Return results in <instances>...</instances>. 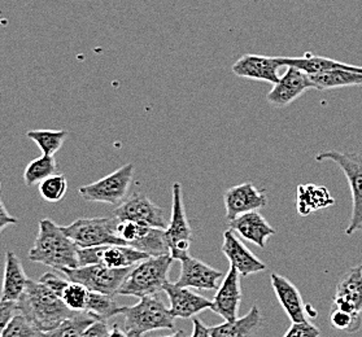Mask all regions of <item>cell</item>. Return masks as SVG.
Here are the masks:
<instances>
[{
    "label": "cell",
    "instance_id": "7402d4cb",
    "mask_svg": "<svg viewBox=\"0 0 362 337\" xmlns=\"http://www.w3.org/2000/svg\"><path fill=\"white\" fill-rule=\"evenodd\" d=\"M270 279L276 300L291 321H307V306L304 304L298 287L282 275L272 274Z\"/></svg>",
    "mask_w": 362,
    "mask_h": 337
},
{
    "label": "cell",
    "instance_id": "5bb4252c",
    "mask_svg": "<svg viewBox=\"0 0 362 337\" xmlns=\"http://www.w3.org/2000/svg\"><path fill=\"white\" fill-rule=\"evenodd\" d=\"M223 203L228 222L245 213L256 212L268 205V196L265 189H256L252 183L247 182L238 184L223 194Z\"/></svg>",
    "mask_w": 362,
    "mask_h": 337
},
{
    "label": "cell",
    "instance_id": "b9f144b4",
    "mask_svg": "<svg viewBox=\"0 0 362 337\" xmlns=\"http://www.w3.org/2000/svg\"><path fill=\"white\" fill-rule=\"evenodd\" d=\"M108 337H127V331L121 329L118 324H113L110 329V336Z\"/></svg>",
    "mask_w": 362,
    "mask_h": 337
},
{
    "label": "cell",
    "instance_id": "8fae6325",
    "mask_svg": "<svg viewBox=\"0 0 362 337\" xmlns=\"http://www.w3.org/2000/svg\"><path fill=\"white\" fill-rule=\"evenodd\" d=\"M79 266L100 264L112 268L134 267L151 256L129 245L110 244L91 248H79Z\"/></svg>",
    "mask_w": 362,
    "mask_h": 337
},
{
    "label": "cell",
    "instance_id": "1f68e13d",
    "mask_svg": "<svg viewBox=\"0 0 362 337\" xmlns=\"http://www.w3.org/2000/svg\"><path fill=\"white\" fill-rule=\"evenodd\" d=\"M90 295H91V290H88L86 285L69 280L68 284L64 287L60 298L71 310L82 313V312H86Z\"/></svg>",
    "mask_w": 362,
    "mask_h": 337
},
{
    "label": "cell",
    "instance_id": "d4e9b609",
    "mask_svg": "<svg viewBox=\"0 0 362 337\" xmlns=\"http://www.w3.org/2000/svg\"><path fill=\"white\" fill-rule=\"evenodd\" d=\"M309 77L315 85V90L318 91H327L341 87L362 86V66L351 65L349 68L322 71Z\"/></svg>",
    "mask_w": 362,
    "mask_h": 337
},
{
    "label": "cell",
    "instance_id": "8d00e7d4",
    "mask_svg": "<svg viewBox=\"0 0 362 337\" xmlns=\"http://www.w3.org/2000/svg\"><path fill=\"white\" fill-rule=\"evenodd\" d=\"M20 313L18 302L15 301H3L0 300V335L7 329L15 315Z\"/></svg>",
    "mask_w": 362,
    "mask_h": 337
},
{
    "label": "cell",
    "instance_id": "ba28073f",
    "mask_svg": "<svg viewBox=\"0 0 362 337\" xmlns=\"http://www.w3.org/2000/svg\"><path fill=\"white\" fill-rule=\"evenodd\" d=\"M132 267L129 268H112L100 264L78 266L76 268H64L63 273L71 282L86 285L93 292L116 296L119 287L125 282Z\"/></svg>",
    "mask_w": 362,
    "mask_h": 337
},
{
    "label": "cell",
    "instance_id": "60d3db41",
    "mask_svg": "<svg viewBox=\"0 0 362 337\" xmlns=\"http://www.w3.org/2000/svg\"><path fill=\"white\" fill-rule=\"evenodd\" d=\"M189 337H211L209 327L197 318L192 319V332Z\"/></svg>",
    "mask_w": 362,
    "mask_h": 337
},
{
    "label": "cell",
    "instance_id": "ab89813d",
    "mask_svg": "<svg viewBox=\"0 0 362 337\" xmlns=\"http://www.w3.org/2000/svg\"><path fill=\"white\" fill-rule=\"evenodd\" d=\"M17 223H18V220L9 214L8 211L6 209V206L3 204V201L0 200V234L6 230L7 226L17 225Z\"/></svg>",
    "mask_w": 362,
    "mask_h": 337
},
{
    "label": "cell",
    "instance_id": "ac0fdd59",
    "mask_svg": "<svg viewBox=\"0 0 362 337\" xmlns=\"http://www.w3.org/2000/svg\"><path fill=\"white\" fill-rule=\"evenodd\" d=\"M221 251L228 257L230 266L236 268V271L243 278L267 270V265L261 262L230 228L223 232V243Z\"/></svg>",
    "mask_w": 362,
    "mask_h": 337
},
{
    "label": "cell",
    "instance_id": "d6986e66",
    "mask_svg": "<svg viewBox=\"0 0 362 337\" xmlns=\"http://www.w3.org/2000/svg\"><path fill=\"white\" fill-rule=\"evenodd\" d=\"M212 301L213 312L223 318L225 321H234L238 318L242 304V287L240 274L236 268L230 266L228 275L223 278Z\"/></svg>",
    "mask_w": 362,
    "mask_h": 337
},
{
    "label": "cell",
    "instance_id": "836d02e7",
    "mask_svg": "<svg viewBox=\"0 0 362 337\" xmlns=\"http://www.w3.org/2000/svg\"><path fill=\"white\" fill-rule=\"evenodd\" d=\"M330 324L332 329L354 333L362 327L361 313H351L331 307Z\"/></svg>",
    "mask_w": 362,
    "mask_h": 337
},
{
    "label": "cell",
    "instance_id": "ffe728a7",
    "mask_svg": "<svg viewBox=\"0 0 362 337\" xmlns=\"http://www.w3.org/2000/svg\"><path fill=\"white\" fill-rule=\"evenodd\" d=\"M228 228L234 231L236 235L257 245L261 249H264L269 239L276 234V230L269 225L268 220L257 211L245 213L236 217L235 220H230Z\"/></svg>",
    "mask_w": 362,
    "mask_h": 337
},
{
    "label": "cell",
    "instance_id": "e575fe53",
    "mask_svg": "<svg viewBox=\"0 0 362 337\" xmlns=\"http://www.w3.org/2000/svg\"><path fill=\"white\" fill-rule=\"evenodd\" d=\"M42 335L43 332L37 329L24 314L18 313L0 337H42Z\"/></svg>",
    "mask_w": 362,
    "mask_h": 337
},
{
    "label": "cell",
    "instance_id": "cb8c5ba5",
    "mask_svg": "<svg viewBox=\"0 0 362 337\" xmlns=\"http://www.w3.org/2000/svg\"><path fill=\"white\" fill-rule=\"evenodd\" d=\"M262 321L259 306L253 305L245 317L209 327L211 337H255L260 331Z\"/></svg>",
    "mask_w": 362,
    "mask_h": 337
},
{
    "label": "cell",
    "instance_id": "7bdbcfd3",
    "mask_svg": "<svg viewBox=\"0 0 362 337\" xmlns=\"http://www.w3.org/2000/svg\"><path fill=\"white\" fill-rule=\"evenodd\" d=\"M158 337H189V333L186 332V331H183V329H180V331H175L173 333H170V335H165V336H158Z\"/></svg>",
    "mask_w": 362,
    "mask_h": 337
},
{
    "label": "cell",
    "instance_id": "8992f818",
    "mask_svg": "<svg viewBox=\"0 0 362 337\" xmlns=\"http://www.w3.org/2000/svg\"><path fill=\"white\" fill-rule=\"evenodd\" d=\"M133 175L134 165H124L102 179L79 187V195L86 201L117 206L127 199V192L133 183Z\"/></svg>",
    "mask_w": 362,
    "mask_h": 337
},
{
    "label": "cell",
    "instance_id": "4fadbf2b",
    "mask_svg": "<svg viewBox=\"0 0 362 337\" xmlns=\"http://www.w3.org/2000/svg\"><path fill=\"white\" fill-rule=\"evenodd\" d=\"M284 76L279 77L272 91L267 95V100L276 108H284L305 94L308 90H313L315 85L307 73L293 66H286Z\"/></svg>",
    "mask_w": 362,
    "mask_h": 337
},
{
    "label": "cell",
    "instance_id": "f546056e",
    "mask_svg": "<svg viewBox=\"0 0 362 337\" xmlns=\"http://www.w3.org/2000/svg\"><path fill=\"white\" fill-rule=\"evenodd\" d=\"M26 136L34 141L43 155L55 156L56 152L63 147L64 141L68 138L65 130H32Z\"/></svg>",
    "mask_w": 362,
    "mask_h": 337
},
{
    "label": "cell",
    "instance_id": "603a6c76",
    "mask_svg": "<svg viewBox=\"0 0 362 337\" xmlns=\"http://www.w3.org/2000/svg\"><path fill=\"white\" fill-rule=\"evenodd\" d=\"M28 282L29 278L26 276L21 259L13 252H6V265L0 300L17 302L24 295Z\"/></svg>",
    "mask_w": 362,
    "mask_h": 337
},
{
    "label": "cell",
    "instance_id": "f35d334b",
    "mask_svg": "<svg viewBox=\"0 0 362 337\" xmlns=\"http://www.w3.org/2000/svg\"><path fill=\"white\" fill-rule=\"evenodd\" d=\"M110 329L107 321H95L87 327L82 337H108Z\"/></svg>",
    "mask_w": 362,
    "mask_h": 337
},
{
    "label": "cell",
    "instance_id": "3957f363",
    "mask_svg": "<svg viewBox=\"0 0 362 337\" xmlns=\"http://www.w3.org/2000/svg\"><path fill=\"white\" fill-rule=\"evenodd\" d=\"M174 261L175 259L170 254L151 256L143 259L142 262L132 267L117 295L138 298L158 295V292L164 290V285L169 282L168 275Z\"/></svg>",
    "mask_w": 362,
    "mask_h": 337
},
{
    "label": "cell",
    "instance_id": "44dd1931",
    "mask_svg": "<svg viewBox=\"0 0 362 337\" xmlns=\"http://www.w3.org/2000/svg\"><path fill=\"white\" fill-rule=\"evenodd\" d=\"M332 307L351 313H362V265L351 268L340 279Z\"/></svg>",
    "mask_w": 362,
    "mask_h": 337
},
{
    "label": "cell",
    "instance_id": "9a60e30c",
    "mask_svg": "<svg viewBox=\"0 0 362 337\" xmlns=\"http://www.w3.org/2000/svg\"><path fill=\"white\" fill-rule=\"evenodd\" d=\"M164 292L169 298V310L174 318L189 319L204 310H212L213 301L192 292L191 288L168 282L164 285Z\"/></svg>",
    "mask_w": 362,
    "mask_h": 337
},
{
    "label": "cell",
    "instance_id": "7c38bea8",
    "mask_svg": "<svg viewBox=\"0 0 362 337\" xmlns=\"http://www.w3.org/2000/svg\"><path fill=\"white\" fill-rule=\"evenodd\" d=\"M113 215L119 220H132L151 227H168L165 214L150 197L141 192H134L117 205Z\"/></svg>",
    "mask_w": 362,
    "mask_h": 337
},
{
    "label": "cell",
    "instance_id": "9c48e42d",
    "mask_svg": "<svg viewBox=\"0 0 362 337\" xmlns=\"http://www.w3.org/2000/svg\"><path fill=\"white\" fill-rule=\"evenodd\" d=\"M173 204H172V215L165 228V240L170 256L177 261L187 257L189 247L192 243V230L189 226L187 214L183 203L182 184L175 182L173 184Z\"/></svg>",
    "mask_w": 362,
    "mask_h": 337
},
{
    "label": "cell",
    "instance_id": "4dcf8cb0",
    "mask_svg": "<svg viewBox=\"0 0 362 337\" xmlns=\"http://www.w3.org/2000/svg\"><path fill=\"white\" fill-rule=\"evenodd\" d=\"M57 170V162L54 156L38 157L33 160L30 164L26 166L24 172V182L28 187H33L35 184H40V182L45 181L48 177L56 174Z\"/></svg>",
    "mask_w": 362,
    "mask_h": 337
},
{
    "label": "cell",
    "instance_id": "5b68a950",
    "mask_svg": "<svg viewBox=\"0 0 362 337\" xmlns=\"http://www.w3.org/2000/svg\"><path fill=\"white\" fill-rule=\"evenodd\" d=\"M315 160L332 161L338 165L346 175L352 192V215L349 225L346 228L348 236L354 235L362 230V156L354 152H340V150H326L315 156Z\"/></svg>",
    "mask_w": 362,
    "mask_h": 337
},
{
    "label": "cell",
    "instance_id": "7a4b0ae2",
    "mask_svg": "<svg viewBox=\"0 0 362 337\" xmlns=\"http://www.w3.org/2000/svg\"><path fill=\"white\" fill-rule=\"evenodd\" d=\"M17 302L20 313L24 314L42 332L56 329L65 319L77 314L65 305L60 296L47 285L32 279H29L24 295Z\"/></svg>",
    "mask_w": 362,
    "mask_h": 337
},
{
    "label": "cell",
    "instance_id": "277c9868",
    "mask_svg": "<svg viewBox=\"0 0 362 337\" xmlns=\"http://www.w3.org/2000/svg\"><path fill=\"white\" fill-rule=\"evenodd\" d=\"M125 329L127 333H136L142 336L147 332L169 329L175 327V318L161 298L146 296L139 298L134 306H124Z\"/></svg>",
    "mask_w": 362,
    "mask_h": 337
},
{
    "label": "cell",
    "instance_id": "f1b7e54d",
    "mask_svg": "<svg viewBox=\"0 0 362 337\" xmlns=\"http://www.w3.org/2000/svg\"><path fill=\"white\" fill-rule=\"evenodd\" d=\"M86 313L94 315L99 321H107L117 314L124 313V306H118L115 296L93 292L87 304Z\"/></svg>",
    "mask_w": 362,
    "mask_h": 337
},
{
    "label": "cell",
    "instance_id": "f6af8a7d",
    "mask_svg": "<svg viewBox=\"0 0 362 337\" xmlns=\"http://www.w3.org/2000/svg\"><path fill=\"white\" fill-rule=\"evenodd\" d=\"M0 189H1V183H0Z\"/></svg>",
    "mask_w": 362,
    "mask_h": 337
},
{
    "label": "cell",
    "instance_id": "d590c367",
    "mask_svg": "<svg viewBox=\"0 0 362 337\" xmlns=\"http://www.w3.org/2000/svg\"><path fill=\"white\" fill-rule=\"evenodd\" d=\"M321 329L309 321H292L284 337H320Z\"/></svg>",
    "mask_w": 362,
    "mask_h": 337
},
{
    "label": "cell",
    "instance_id": "52a82bcc",
    "mask_svg": "<svg viewBox=\"0 0 362 337\" xmlns=\"http://www.w3.org/2000/svg\"><path fill=\"white\" fill-rule=\"evenodd\" d=\"M118 218H78L69 226H64V232L71 237L79 248H91L99 245L125 243L116 235Z\"/></svg>",
    "mask_w": 362,
    "mask_h": 337
},
{
    "label": "cell",
    "instance_id": "ee69618b",
    "mask_svg": "<svg viewBox=\"0 0 362 337\" xmlns=\"http://www.w3.org/2000/svg\"><path fill=\"white\" fill-rule=\"evenodd\" d=\"M127 337H142V336H139V335H136V333H127Z\"/></svg>",
    "mask_w": 362,
    "mask_h": 337
},
{
    "label": "cell",
    "instance_id": "2e32d148",
    "mask_svg": "<svg viewBox=\"0 0 362 337\" xmlns=\"http://www.w3.org/2000/svg\"><path fill=\"white\" fill-rule=\"evenodd\" d=\"M223 278V274L217 268H213L189 254L181 259V274L175 284L199 290H217L220 287L218 283Z\"/></svg>",
    "mask_w": 362,
    "mask_h": 337
},
{
    "label": "cell",
    "instance_id": "6da1fadb",
    "mask_svg": "<svg viewBox=\"0 0 362 337\" xmlns=\"http://www.w3.org/2000/svg\"><path fill=\"white\" fill-rule=\"evenodd\" d=\"M79 247L64 232L63 226L48 218L40 220V232L29 251L32 262L42 264L57 271L79 266Z\"/></svg>",
    "mask_w": 362,
    "mask_h": 337
},
{
    "label": "cell",
    "instance_id": "484cf974",
    "mask_svg": "<svg viewBox=\"0 0 362 337\" xmlns=\"http://www.w3.org/2000/svg\"><path fill=\"white\" fill-rule=\"evenodd\" d=\"M335 204L330 191L323 186L315 184H300L298 187L296 208L300 215L307 217L312 213L318 212Z\"/></svg>",
    "mask_w": 362,
    "mask_h": 337
},
{
    "label": "cell",
    "instance_id": "4316f807",
    "mask_svg": "<svg viewBox=\"0 0 362 337\" xmlns=\"http://www.w3.org/2000/svg\"><path fill=\"white\" fill-rule=\"evenodd\" d=\"M276 60L282 66H293L299 71L307 73L308 76L318 74L322 71H332V69H340V68H349L352 64L341 63L332 60L329 57L313 55L312 52H307L304 56L300 57H282L278 56Z\"/></svg>",
    "mask_w": 362,
    "mask_h": 337
},
{
    "label": "cell",
    "instance_id": "e0dca14e",
    "mask_svg": "<svg viewBox=\"0 0 362 337\" xmlns=\"http://www.w3.org/2000/svg\"><path fill=\"white\" fill-rule=\"evenodd\" d=\"M281 68L284 66L276 60V57L248 54L236 60L231 66V71L239 78L268 82L274 86L281 77Z\"/></svg>",
    "mask_w": 362,
    "mask_h": 337
},
{
    "label": "cell",
    "instance_id": "d6a6232c",
    "mask_svg": "<svg viewBox=\"0 0 362 337\" xmlns=\"http://www.w3.org/2000/svg\"><path fill=\"white\" fill-rule=\"evenodd\" d=\"M40 196L48 203H59L68 191V181L64 174H54L40 183Z\"/></svg>",
    "mask_w": 362,
    "mask_h": 337
},
{
    "label": "cell",
    "instance_id": "83f0119b",
    "mask_svg": "<svg viewBox=\"0 0 362 337\" xmlns=\"http://www.w3.org/2000/svg\"><path fill=\"white\" fill-rule=\"evenodd\" d=\"M96 319L94 315L82 312L73 315L71 318L65 319L63 323H60L56 329L43 332L42 337H82L85 333L87 327L93 324Z\"/></svg>",
    "mask_w": 362,
    "mask_h": 337
},
{
    "label": "cell",
    "instance_id": "30bf717a",
    "mask_svg": "<svg viewBox=\"0 0 362 337\" xmlns=\"http://www.w3.org/2000/svg\"><path fill=\"white\" fill-rule=\"evenodd\" d=\"M116 235L125 243L148 256H164L170 254L166 244L165 230L151 227L132 220H118Z\"/></svg>",
    "mask_w": 362,
    "mask_h": 337
},
{
    "label": "cell",
    "instance_id": "74e56055",
    "mask_svg": "<svg viewBox=\"0 0 362 337\" xmlns=\"http://www.w3.org/2000/svg\"><path fill=\"white\" fill-rule=\"evenodd\" d=\"M40 282L43 283L45 285H47L49 290H54L57 296L62 295L64 287L68 284V280H64L60 276L52 274V273H46V274L42 275Z\"/></svg>",
    "mask_w": 362,
    "mask_h": 337
}]
</instances>
